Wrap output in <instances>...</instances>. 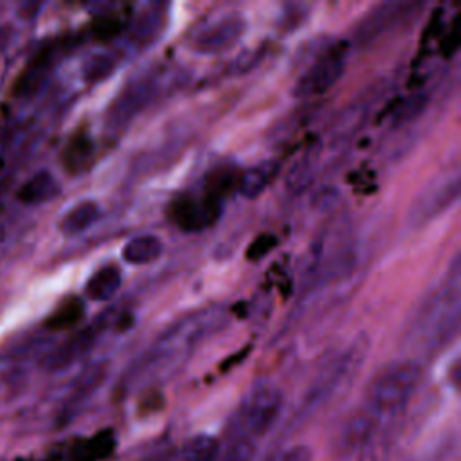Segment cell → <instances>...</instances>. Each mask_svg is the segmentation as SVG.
Segmentation results:
<instances>
[{"label": "cell", "instance_id": "6da1fadb", "mask_svg": "<svg viewBox=\"0 0 461 461\" xmlns=\"http://www.w3.org/2000/svg\"><path fill=\"white\" fill-rule=\"evenodd\" d=\"M459 321V261L454 259L445 279L421 303L412 335L425 340L427 348H436L456 335Z\"/></svg>", "mask_w": 461, "mask_h": 461}, {"label": "cell", "instance_id": "7a4b0ae2", "mask_svg": "<svg viewBox=\"0 0 461 461\" xmlns=\"http://www.w3.org/2000/svg\"><path fill=\"white\" fill-rule=\"evenodd\" d=\"M421 378V366L414 360H396L384 366L366 385L364 409L380 421H393L412 398Z\"/></svg>", "mask_w": 461, "mask_h": 461}, {"label": "cell", "instance_id": "3957f363", "mask_svg": "<svg viewBox=\"0 0 461 461\" xmlns=\"http://www.w3.org/2000/svg\"><path fill=\"white\" fill-rule=\"evenodd\" d=\"M283 409V393L272 384H259L247 393L238 411V432L252 439L265 436Z\"/></svg>", "mask_w": 461, "mask_h": 461}, {"label": "cell", "instance_id": "277c9868", "mask_svg": "<svg viewBox=\"0 0 461 461\" xmlns=\"http://www.w3.org/2000/svg\"><path fill=\"white\" fill-rule=\"evenodd\" d=\"M459 171L447 169L434 176L414 198L409 207L407 225L416 229L429 223L432 218L439 216L445 209H448L459 196Z\"/></svg>", "mask_w": 461, "mask_h": 461}, {"label": "cell", "instance_id": "5b68a950", "mask_svg": "<svg viewBox=\"0 0 461 461\" xmlns=\"http://www.w3.org/2000/svg\"><path fill=\"white\" fill-rule=\"evenodd\" d=\"M346 67L344 52L335 47L321 54L295 81L294 95L295 97H313L322 95L342 77Z\"/></svg>", "mask_w": 461, "mask_h": 461}, {"label": "cell", "instance_id": "8992f818", "mask_svg": "<svg viewBox=\"0 0 461 461\" xmlns=\"http://www.w3.org/2000/svg\"><path fill=\"white\" fill-rule=\"evenodd\" d=\"M221 202L207 194L205 191L200 194H184L171 202V220L176 227L185 232H196L211 223L220 214Z\"/></svg>", "mask_w": 461, "mask_h": 461}, {"label": "cell", "instance_id": "52a82bcc", "mask_svg": "<svg viewBox=\"0 0 461 461\" xmlns=\"http://www.w3.org/2000/svg\"><path fill=\"white\" fill-rule=\"evenodd\" d=\"M103 330L101 319L94 321L86 328L76 331L70 335L65 342H61L58 348L49 351L43 358V367L47 371H61L81 360L95 344L99 333Z\"/></svg>", "mask_w": 461, "mask_h": 461}, {"label": "cell", "instance_id": "ba28073f", "mask_svg": "<svg viewBox=\"0 0 461 461\" xmlns=\"http://www.w3.org/2000/svg\"><path fill=\"white\" fill-rule=\"evenodd\" d=\"M380 423L382 421L364 407L360 411L353 412L346 420V423L342 425V429L339 430V434L333 441L335 456H339V457L357 456L360 452V448L378 430Z\"/></svg>", "mask_w": 461, "mask_h": 461}, {"label": "cell", "instance_id": "9c48e42d", "mask_svg": "<svg viewBox=\"0 0 461 461\" xmlns=\"http://www.w3.org/2000/svg\"><path fill=\"white\" fill-rule=\"evenodd\" d=\"M243 18L238 14H227L207 25L193 40V49L202 54H216L229 49L240 40L243 32Z\"/></svg>", "mask_w": 461, "mask_h": 461}, {"label": "cell", "instance_id": "30bf717a", "mask_svg": "<svg viewBox=\"0 0 461 461\" xmlns=\"http://www.w3.org/2000/svg\"><path fill=\"white\" fill-rule=\"evenodd\" d=\"M412 4H403V2H384L376 7H373L358 23L355 29V40L360 43H367L375 38H378L382 32H385L391 25L396 23L398 18L405 13L407 7Z\"/></svg>", "mask_w": 461, "mask_h": 461}, {"label": "cell", "instance_id": "8fae6325", "mask_svg": "<svg viewBox=\"0 0 461 461\" xmlns=\"http://www.w3.org/2000/svg\"><path fill=\"white\" fill-rule=\"evenodd\" d=\"M279 171H281V162L276 158H268L259 164H254L252 167H249L240 175L238 193L249 200L258 198L272 184V180L279 175Z\"/></svg>", "mask_w": 461, "mask_h": 461}, {"label": "cell", "instance_id": "7c38bea8", "mask_svg": "<svg viewBox=\"0 0 461 461\" xmlns=\"http://www.w3.org/2000/svg\"><path fill=\"white\" fill-rule=\"evenodd\" d=\"M122 276L117 265H104L97 268L85 285V294L92 301H110L121 288Z\"/></svg>", "mask_w": 461, "mask_h": 461}, {"label": "cell", "instance_id": "4fadbf2b", "mask_svg": "<svg viewBox=\"0 0 461 461\" xmlns=\"http://www.w3.org/2000/svg\"><path fill=\"white\" fill-rule=\"evenodd\" d=\"M59 193V184L49 171H38L18 191V200L25 205H36L52 200Z\"/></svg>", "mask_w": 461, "mask_h": 461}, {"label": "cell", "instance_id": "5bb4252c", "mask_svg": "<svg viewBox=\"0 0 461 461\" xmlns=\"http://www.w3.org/2000/svg\"><path fill=\"white\" fill-rule=\"evenodd\" d=\"M164 250L160 238L155 234H140L128 240L122 247V259L130 265H148L153 263Z\"/></svg>", "mask_w": 461, "mask_h": 461}, {"label": "cell", "instance_id": "9a60e30c", "mask_svg": "<svg viewBox=\"0 0 461 461\" xmlns=\"http://www.w3.org/2000/svg\"><path fill=\"white\" fill-rule=\"evenodd\" d=\"M52 59H54V54H52L50 49L40 50V54L34 56V59L29 63V67H27V68L22 72V76L18 77V81H16V85H14L16 94H20V95H29V94H32L34 90H38L40 85L45 81L49 70H50Z\"/></svg>", "mask_w": 461, "mask_h": 461}, {"label": "cell", "instance_id": "2e32d148", "mask_svg": "<svg viewBox=\"0 0 461 461\" xmlns=\"http://www.w3.org/2000/svg\"><path fill=\"white\" fill-rule=\"evenodd\" d=\"M101 214V209L95 202L92 200H85L79 202L77 205H74L72 209H68L61 221H59V230L65 236H76L81 234L83 230H86L90 225H94L97 221Z\"/></svg>", "mask_w": 461, "mask_h": 461}, {"label": "cell", "instance_id": "e0dca14e", "mask_svg": "<svg viewBox=\"0 0 461 461\" xmlns=\"http://www.w3.org/2000/svg\"><path fill=\"white\" fill-rule=\"evenodd\" d=\"M221 445L218 438L211 434H196L184 443V461H218Z\"/></svg>", "mask_w": 461, "mask_h": 461}, {"label": "cell", "instance_id": "ac0fdd59", "mask_svg": "<svg viewBox=\"0 0 461 461\" xmlns=\"http://www.w3.org/2000/svg\"><path fill=\"white\" fill-rule=\"evenodd\" d=\"M393 443V427L380 425L371 439L357 454V461H389Z\"/></svg>", "mask_w": 461, "mask_h": 461}, {"label": "cell", "instance_id": "d6986e66", "mask_svg": "<svg viewBox=\"0 0 461 461\" xmlns=\"http://www.w3.org/2000/svg\"><path fill=\"white\" fill-rule=\"evenodd\" d=\"M85 313V304L79 299L65 301L54 313L45 321V328L49 330H68L76 326Z\"/></svg>", "mask_w": 461, "mask_h": 461}, {"label": "cell", "instance_id": "ffe728a7", "mask_svg": "<svg viewBox=\"0 0 461 461\" xmlns=\"http://www.w3.org/2000/svg\"><path fill=\"white\" fill-rule=\"evenodd\" d=\"M256 450V439L243 434H234L232 439L221 447L218 461H254Z\"/></svg>", "mask_w": 461, "mask_h": 461}, {"label": "cell", "instance_id": "44dd1931", "mask_svg": "<svg viewBox=\"0 0 461 461\" xmlns=\"http://www.w3.org/2000/svg\"><path fill=\"white\" fill-rule=\"evenodd\" d=\"M313 162H315V155H312V153L308 151L304 157H301V158L294 164V167L290 169V173H288V176H286V185H288L290 191L299 193V191L306 189V185H310V182H312V178H313V175H315V166H313Z\"/></svg>", "mask_w": 461, "mask_h": 461}, {"label": "cell", "instance_id": "7402d4cb", "mask_svg": "<svg viewBox=\"0 0 461 461\" xmlns=\"http://www.w3.org/2000/svg\"><path fill=\"white\" fill-rule=\"evenodd\" d=\"M104 376V366L103 364H92L88 366L76 380L72 385V393H70V402H77L85 396H88L103 380Z\"/></svg>", "mask_w": 461, "mask_h": 461}, {"label": "cell", "instance_id": "603a6c76", "mask_svg": "<svg viewBox=\"0 0 461 461\" xmlns=\"http://www.w3.org/2000/svg\"><path fill=\"white\" fill-rule=\"evenodd\" d=\"M427 106V95L421 94V92H416L412 95H407L403 99V103H400L391 119H393V124L398 126V124H405L409 121H412L416 115H420L423 112V108Z\"/></svg>", "mask_w": 461, "mask_h": 461}, {"label": "cell", "instance_id": "cb8c5ba5", "mask_svg": "<svg viewBox=\"0 0 461 461\" xmlns=\"http://www.w3.org/2000/svg\"><path fill=\"white\" fill-rule=\"evenodd\" d=\"M92 153V144L86 137L77 135L74 140H70L67 151L63 153V162L70 171H77L86 164V158Z\"/></svg>", "mask_w": 461, "mask_h": 461}, {"label": "cell", "instance_id": "d4e9b609", "mask_svg": "<svg viewBox=\"0 0 461 461\" xmlns=\"http://www.w3.org/2000/svg\"><path fill=\"white\" fill-rule=\"evenodd\" d=\"M115 67V59L110 54H94L83 65V76L86 81L95 83L110 76Z\"/></svg>", "mask_w": 461, "mask_h": 461}, {"label": "cell", "instance_id": "484cf974", "mask_svg": "<svg viewBox=\"0 0 461 461\" xmlns=\"http://www.w3.org/2000/svg\"><path fill=\"white\" fill-rule=\"evenodd\" d=\"M313 452L308 445L295 443L290 447H285L283 450H277L268 461H312Z\"/></svg>", "mask_w": 461, "mask_h": 461}, {"label": "cell", "instance_id": "4316f807", "mask_svg": "<svg viewBox=\"0 0 461 461\" xmlns=\"http://www.w3.org/2000/svg\"><path fill=\"white\" fill-rule=\"evenodd\" d=\"M274 247H276V238H274L272 234H268V232L259 234V236L249 245V249H247V258H249L250 261L259 259V258L267 256Z\"/></svg>", "mask_w": 461, "mask_h": 461}, {"label": "cell", "instance_id": "83f0119b", "mask_svg": "<svg viewBox=\"0 0 461 461\" xmlns=\"http://www.w3.org/2000/svg\"><path fill=\"white\" fill-rule=\"evenodd\" d=\"M122 27H124V22H121L119 18H103L94 29V34L95 38L108 40V38H113Z\"/></svg>", "mask_w": 461, "mask_h": 461}]
</instances>
